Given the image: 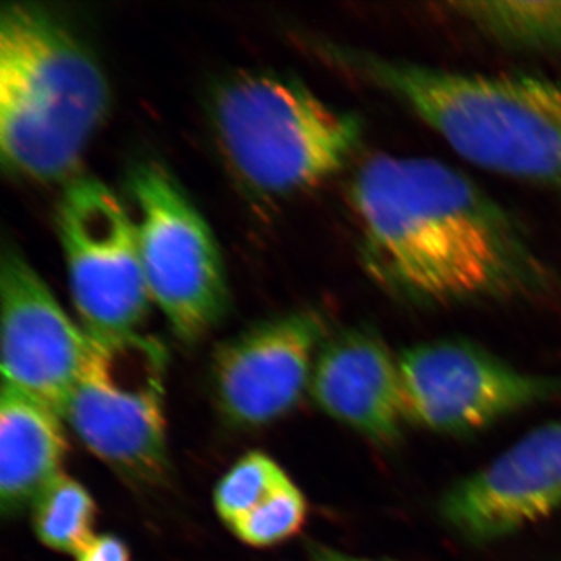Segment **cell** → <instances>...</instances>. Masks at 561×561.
Listing matches in <instances>:
<instances>
[{"instance_id": "obj_2", "label": "cell", "mask_w": 561, "mask_h": 561, "mask_svg": "<svg viewBox=\"0 0 561 561\" xmlns=\"http://www.w3.org/2000/svg\"><path fill=\"white\" fill-rule=\"evenodd\" d=\"M319 50L401 103L463 160L561 195V73L457 72L334 43Z\"/></svg>"}, {"instance_id": "obj_12", "label": "cell", "mask_w": 561, "mask_h": 561, "mask_svg": "<svg viewBox=\"0 0 561 561\" xmlns=\"http://www.w3.org/2000/svg\"><path fill=\"white\" fill-rule=\"evenodd\" d=\"M321 411L378 446L400 440L405 421L400 356L379 335L353 328L328 337L313 367Z\"/></svg>"}, {"instance_id": "obj_8", "label": "cell", "mask_w": 561, "mask_h": 561, "mask_svg": "<svg viewBox=\"0 0 561 561\" xmlns=\"http://www.w3.org/2000/svg\"><path fill=\"white\" fill-rule=\"evenodd\" d=\"M405 421L438 434H468L561 397V378L516 370L489 351L435 341L400 354Z\"/></svg>"}, {"instance_id": "obj_15", "label": "cell", "mask_w": 561, "mask_h": 561, "mask_svg": "<svg viewBox=\"0 0 561 561\" xmlns=\"http://www.w3.org/2000/svg\"><path fill=\"white\" fill-rule=\"evenodd\" d=\"M98 513L87 486L61 472L33 502V530L51 551L77 556L95 537Z\"/></svg>"}, {"instance_id": "obj_1", "label": "cell", "mask_w": 561, "mask_h": 561, "mask_svg": "<svg viewBox=\"0 0 561 561\" xmlns=\"http://www.w3.org/2000/svg\"><path fill=\"white\" fill-rule=\"evenodd\" d=\"M350 203L379 286L424 305L535 297L553 273L523 228L470 179L430 158L376 154Z\"/></svg>"}, {"instance_id": "obj_10", "label": "cell", "mask_w": 561, "mask_h": 561, "mask_svg": "<svg viewBox=\"0 0 561 561\" xmlns=\"http://www.w3.org/2000/svg\"><path fill=\"white\" fill-rule=\"evenodd\" d=\"M3 386L35 398L62 416L91 348L24 254L13 245L0 256Z\"/></svg>"}, {"instance_id": "obj_6", "label": "cell", "mask_w": 561, "mask_h": 561, "mask_svg": "<svg viewBox=\"0 0 561 561\" xmlns=\"http://www.w3.org/2000/svg\"><path fill=\"white\" fill-rule=\"evenodd\" d=\"M127 191L150 300L181 342H201L230 308L224 260L208 221L158 162L133 165Z\"/></svg>"}, {"instance_id": "obj_19", "label": "cell", "mask_w": 561, "mask_h": 561, "mask_svg": "<svg viewBox=\"0 0 561 561\" xmlns=\"http://www.w3.org/2000/svg\"><path fill=\"white\" fill-rule=\"evenodd\" d=\"M302 561H390V560H371L364 557L350 556V553L337 551V549L328 548L323 545H311Z\"/></svg>"}, {"instance_id": "obj_5", "label": "cell", "mask_w": 561, "mask_h": 561, "mask_svg": "<svg viewBox=\"0 0 561 561\" xmlns=\"http://www.w3.org/2000/svg\"><path fill=\"white\" fill-rule=\"evenodd\" d=\"M165 370L168 353L157 339L138 332L91 337L62 412L95 457L139 485H157L168 476Z\"/></svg>"}, {"instance_id": "obj_11", "label": "cell", "mask_w": 561, "mask_h": 561, "mask_svg": "<svg viewBox=\"0 0 561 561\" xmlns=\"http://www.w3.org/2000/svg\"><path fill=\"white\" fill-rule=\"evenodd\" d=\"M561 508V420L535 427L442 497L443 522L471 542L501 540Z\"/></svg>"}, {"instance_id": "obj_7", "label": "cell", "mask_w": 561, "mask_h": 561, "mask_svg": "<svg viewBox=\"0 0 561 561\" xmlns=\"http://www.w3.org/2000/svg\"><path fill=\"white\" fill-rule=\"evenodd\" d=\"M57 230L81 328L91 337L136 332L151 300L135 220L119 195L94 176H73L58 202Z\"/></svg>"}, {"instance_id": "obj_16", "label": "cell", "mask_w": 561, "mask_h": 561, "mask_svg": "<svg viewBox=\"0 0 561 561\" xmlns=\"http://www.w3.org/2000/svg\"><path fill=\"white\" fill-rule=\"evenodd\" d=\"M289 479L287 472L267 454H245L225 472L214 490L217 515L230 527Z\"/></svg>"}, {"instance_id": "obj_17", "label": "cell", "mask_w": 561, "mask_h": 561, "mask_svg": "<svg viewBox=\"0 0 561 561\" xmlns=\"http://www.w3.org/2000/svg\"><path fill=\"white\" fill-rule=\"evenodd\" d=\"M308 501L297 483L286 481L273 491L241 519L231 524L230 530L245 545L271 548L300 534L308 519Z\"/></svg>"}, {"instance_id": "obj_3", "label": "cell", "mask_w": 561, "mask_h": 561, "mask_svg": "<svg viewBox=\"0 0 561 561\" xmlns=\"http://www.w3.org/2000/svg\"><path fill=\"white\" fill-rule=\"evenodd\" d=\"M110 106L90 47L50 11L27 2L0 13V160L21 179L68 183Z\"/></svg>"}, {"instance_id": "obj_14", "label": "cell", "mask_w": 561, "mask_h": 561, "mask_svg": "<svg viewBox=\"0 0 561 561\" xmlns=\"http://www.w3.org/2000/svg\"><path fill=\"white\" fill-rule=\"evenodd\" d=\"M443 9L502 46L561 54V2H454Z\"/></svg>"}, {"instance_id": "obj_18", "label": "cell", "mask_w": 561, "mask_h": 561, "mask_svg": "<svg viewBox=\"0 0 561 561\" xmlns=\"http://www.w3.org/2000/svg\"><path fill=\"white\" fill-rule=\"evenodd\" d=\"M76 561H131L127 542L116 535H95L76 556Z\"/></svg>"}, {"instance_id": "obj_4", "label": "cell", "mask_w": 561, "mask_h": 561, "mask_svg": "<svg viewBox=\"0 0 561 561\" xmlns=\"http://www.w3.org/2000/svg\"><path fill=\"white\" fill-rule=\"evenodd\" d=\"M210 119L228 169L250 194L284 201L337 175L359 147L362 122L301 81L265 70L227 77Z\"/></svg>"}, {"instance_id": "obj_13", "label": "cell", "mask_w": 561, "mask_h": 561, "mask_svg": "<svg viewBox=\"0 0 561 561\" xmlns=\"http://www.w3.org/2000/svg\"><path fill=\"white\" fill-rule=\"evenodd\" d=\"M68 442L60 415L35 398L2 386L0 394V512L20 515L61 474Z\"/></svg>"}, {"instance_id": "obj_9", "label": "cell", "mask_w": 561, "mask_h": 561, "mask_svg": "<svg viewBox=\"0 0 561 561\" xmlns=\"http://www.w3.org/2000/svg\"><path fill=\"white\" fill-rule=\"evenodd\" d=\"M327 342V321L297 311L261 321L220 343L210 378L227 423L256 430L295 411L311 389L313 367Z\"/></svg>"}]
</instances>
